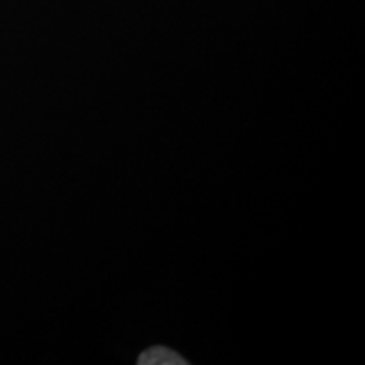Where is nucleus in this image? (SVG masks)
<instances>
[{
	"label": "nucleus",
	"instance_id": "obj_1",
	"mask_svg": "<svg viewBox=\"0 0 365 365\" xmlns=\"http://www.w3.org/2000/svg\"><path fill=\"white\" fill-rule=\"evenodd\" d=\"M139 364H156V365H176V364H186L180 355L173 352L170 349L164 346H154L144 352L139 357Z\"/></svg>",
	"mask_w": 365,
	"mask_h": 365
}]
</instances>
